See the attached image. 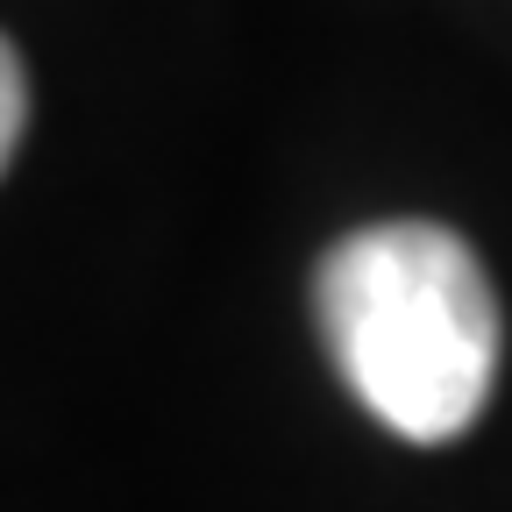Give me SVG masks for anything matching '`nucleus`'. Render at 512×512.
I'll return each mask as SVG.
<instances>
[{"label":"nucleus","instance_id":"nucleus-1","mask_svg":"<svg viewBox=\"0 0 512 512\" xmlns=\"http://www.w3.org/2000/svg\"><path fill=\"white\" fill-rule=\"evenodd\" d=\"M313 313L342 384L399 441H456L498 384V299L441 221H377L320 256Z\"/></svg>","mask_w":512,"mask_h":512},{"label":"nucleus","instance_id":"nucleus-2","mask_svg":"<svg viewBox=\"0 0 512 512\" xmlns=\"http://www.w3.org/2000/svg\"><path fill=\"white\" fill-rule=\"evenodd\" d=\"M22 121H29V79H22L15 43L0 36V171H8V157L22 143Z\"/></svg>","mask_w":512,"mask_h":512}]
</instances>
